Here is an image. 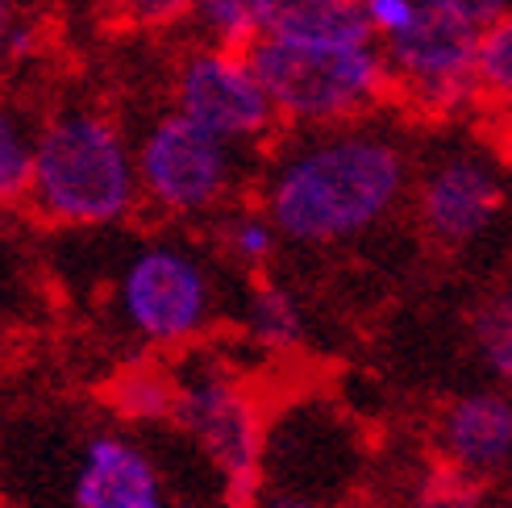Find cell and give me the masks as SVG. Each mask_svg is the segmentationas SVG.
I'll return each instance as SVG.
<instances>
[{"label": "cell", "instance_id": "obj_18", "mask_svg": "<svg viewBox=\"0 0 512 508\" xmlns=\"http://www.w3.org/2000/svg\"><path fill=\"white\" fill-rule=\"evenodd\" d=\"M471 338H475V350L488 359L492 371H508L512 367V288H500V292H488L475 313H471Z\"/></svg>", "mask_w": 512, "mask_h": 508}, {"label": "cell", "instance_id": "obj_10", "mask_svg": "<svg viewBox=\"0 0 512 508\" xmlns=\"http://www.w3.org/2000/svg\"><path fill=\"white\" fill-rule=\"evenodd\" d=\"M71 508H171L167 479L138 438L96 429L75 450Z\"/></svg>", "mask_w": 512, "mask_h": 508}, {"label": "cell", "instance_id": "obj_1", "mask_svg": "<svg viewBox=\"0 0 512 508\" xmlns=\"http://www.w3.org/2000/svg\"><path fill=\"white\" fill-rule=\"evenodd\" d=\"M408 188V155L367 125L313 130L284 150L263 188V213L296 246H338L375 230Z\"/></svg>", "mask_w": 512, "mask_h": 508}, {"label": "cell", "instance_id": "obj_9", "mask_svg": "<svg viewBox=\"0 0 512 508\" xmlns=\"http://www.w3.org/2000/svg\"><path fill=\"white\" fill-rule=\"evenodd\" d=\"M504 196L508 188L488 159L454 150L425 167L417 184V221L438 246L458 250L500 217Z\"/></svg>", "mask_w": 512, "mask_h": 508}, {"label": "cell", "instance_id": "obj_21", "mask_svg": "<svg viewBox=\"0 0 512 508\" xmlns=\"http://www.w3.org/2000/svg\"><path fill=\"white\" fill-rule=\"evenodd\" d=\"M113 13L121 25L134 30H167L196 13V0H113Z\"/></svg>", "mask_w": 512, "mask_h": 508}, {"label": "cell", "instance_id": "obj_6", "mask_svg": "<svg viewBox=\"0 0 512 508\" xmlns=\"http://www.w3.org/2000/svg\"><path fill=\"white\" fill-rule=\"evenodd\" d=\"M138 188L171 217H200L221 209L242 180V146H229L184 113H159L134 146Z\"/></svg>", "mask_w": 512, "mask_h": 508}, {"label": "cell", "instance_id": "obj_8", "mask_svg": "<svg viewBox=\"0 0 512 508\" xmlns=\"http://www.w3.org/2000/svg\"><path fill=\"white\" fill-rule=\"evenodd\" d=\"M175 113L204 125L229 146L263 142L275 130V109L254 75L246 50L200 46L175 71Z\"/></svg>", "mask_w": 512, "mask_h": 508}, {"label": "cell", "instance_id": "obj_22", "mask_svg": "<svg viewBox=\"0 0 512 508\" xmlns=\"http://www.w3.org/2000/svg\"><path fill=\"white\" fill-rule=\"evenodd\" d=\"M363 17L371 25V38L388 42L421 17V0H363Z\"/></svg>", "mask_w": 512, "mask_h": 508}, {"label": "cell", "instance_id": "obj_15", "mask_svg": "<svg viewBox=\"0 0 512 508\" xmlns=\"http://www.w3.org/2000/svg\"><path fill=\"white\" fill-rule=\"evenodd\" d=\"M275 9H279V0H196L192 17L213 38V46L250 50L259 38H267Z\"/></svg>", "mask_w": 512, "mask_h": 508}, {"label": "cell", "instance_id": "obj_19", "mask_svg": "<svg viewBox=\"0 0 512 508\" xmlns=\"http://www.w3.org/2000/svg\"><path fill=\"white\" fill-rule=\"evenodd\" d=\"M221 242H225L234 263H242L246 271H259L275 259L279 234H275V225L267 221L263 209H242V213H229L221 221Z\"/></svg>", "mask_w": 512, "mask_h": 508}, {"label": "cell", "instance_id": "obj_12", "mask_svg": "<svg viewBox=\"0 0 512 508\" xmlns=\"http://www.w3.org/2000/svg\"><path fill=\"white\" fill-rule=\"evenodd\" d=\"M271 38L321 42V46H371L363 0H279Z\"/></svg>", "mask_w": 512, "mask_h": 508}, {"label": "cell", "instance_id": "obj_4", "mask_svg": "<svg viewBox=\"0 0 512 508\" xmlns=\"http://www.w3.org/2000/svg\"><path fill=\"white\" fill-rule=\"evenodd\" d=\"M175 379V425L217 471L225 508H259L267 496V434L254 396L221 363H196Z\"/></svg>", "mask_w": 512, "mask_h": 508}, {"label": "cell", "instance_id": "obj_2", "mask_svg": "<svg viewBox=\"0 0 512 508\" xmlns=\"http://www.w3.org/2000/svg\"><path fill=\"white\" fill-rule=\"evenodd\" d=\"M138 163L125 130L100 109H59L34 134L30 205L59 225H113L138 205Z\"/></svg>", "mask_w": 512, "mask_h": 508}, {"label": "cell", "instance_id": "obj_7", "mask_svg": "<svg viewBox=\"0 0 512 508\" xmlns=\"http://www.w3.org/2000/svg\"><path fill=\"white\" fill-rule=\"evenodd\" d=\"M475 38L479 30L433 13L421 5V17L404 34L379 42L383 63H388L392 92L421 113L450 117L467 109L475 96Z\"/></svg>", "mask_w": 512, "mask_h": 508}, {"label": "cell", "instance_id": "obj_24", "mask_svg": "<svg viewBox=\"0 0 512 508\" xmlns=\"http://www.w3.org/2000/svg\"><path fill=\"white\" fill-rule=\"evenodd\" d=\"M21 17V0H0V75L9 71V38Z\"/></svg>", "mask_w": 512, "mask_h": 508}, {"label": "cell", "instance_id": "obj_17", "mask_svg": "<svg viewBox=\"0 0 512 508\" xmlns=\"http://www.w3.org/2000/svg\"><path fill=\"white\" fill-rule=\"evenodd\" d=\"M34 180V130L13 109H0V209L30 200Z\"/></svg>", "mask_w": 512, "mask_h": 508}, {"label": "cell", "instance_id": "obj_3", "mask_svg": "<svg viewBox=\"0 0 512 508\" xmlns=\"http://www.w3.org/2000/svg\"><path fill=\"white\" fill-rule=\"evenodd\" d=\"M246 59L259 75L279 121L304 130L354 125L392 92L379 42L371 46H321L292 38H259Z\"/></svg>", "mask_w": 512, "mask_h": 508}, {"label": "cell", "instance_id": "obj_5", "mask_svg": "<svg viewBox=\"0 0 512 508\" xmlns=\"http://www.w3.org/2000/svg\"><path fill=\"white\" fill-rule=\"evenodd\" d=\"M117 313L146 346H188L217 317V279L204 259L175 242L138 246L117 275Z\"/></svg>", "mask_w": 512, "mask_h": 508}, {"label": "cell", "instance_id": "obj_20", "mask_svg": "<svg viewBox=\"0 0 512 508\" xmlns=\"http://www.w3.org/2000/svg\"><path fill=\"white\" fill-rule=\"evenodd\" d=\"M483 504H488V488L446 463L429 467L417 479L413 500H408V508H483Z\"/></svg>", "mask_w": 512, "mask_h": 508}, {"label": "cell", "instance_id": "obj_14", "mask_svg": "<svg viewBox=\"0 0 512 508\" xmlns=\"http://www.w3.org/2000/svg\"><path fill=\"white\" fill-rule=\"evenodd\" d=\"M242 325H246V338L267 354H288L304 342V309H300V300L279 284H259L250 292Z\"/></svg>", "mask_w": 512, "mask_h": 508}, {"label": "cell", "instance_id": "obj_23", "mask_svg": "<svg viewBox=\"0 0 512 508\" xmlns=\"http://www.w3.org/2000/svg\"><path fill=\"white\" fill-rule=\"evenodd\" d=\"M421 5L463 21V25H471V30H483V25H492L496 17L508 13V0H421Z\"/></svg>", "mask_w": 512, "mask_h": 508}, {"label": "cell", "instance_id": "obj_11", "mask_svg": "<svg viewBox=\"0 0 512 508\" xmlns=\"http://www.w3.org/2000/svg\"><path fill=\"white\" fill-rule=\"evenodd\" d=\"M438 454L442 463L479 484L512 467V396L504 392H463L438 413Z\"/></svg>", "mask_w": 512, "mask_h": 508}, {"label": "cell", "instance_id": "obj_25", "mask_svg": "<svg viewBox=\"0 0 512 508\" xmlns=\"http://www.w3.org/2000/svg\"><path fill=\"white\" fill-rule=\"evenodd\" d=\"M504 384H508V392H512V367H508V371H504Z\"/></svg>", "mask_w": 512, "mask_h": 508}, {"label": "cell", "instance_id": "obj_16", "mask_svg": "<svg viewBox=\"0 0 512 508\" xmlns=\"http://www.w3.org/2000/svg\"><path fill=\"white\" fill-rule=\"evenodd\" d=\"M475 96L512 109V13L483 25L475 38Z\"/></svg>", "mask_w": 512, "mask_h": 508}, {"label": "cell", "instance_id": "obj_13", "mask_svg": "<svg viewBox=\"0 0 512 508\" xmlns=\"http://www.w3.org/2000/svg\"><path fill=\"white\" fill-rule=\"evenodd\" d=\"M109 409L125 425H175L179 409V379L167 367L138 363L121 371L109 388Z\"/></svg>", "mask_w": 512, "mask_h": 508}]
</instances>
